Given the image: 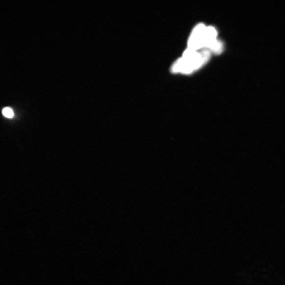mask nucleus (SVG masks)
Returning <instances> with one entry per match:
<instances>
[{
    "mask_svg": "<svg viewBox=\"0 0 285 285\" xmlns=\"http://www.w3.org/2000/svg\"><path fill=\"white\" fill-rule=\"evenodd\" d=\"M210 57V52L204 50L200 52L188 48L182 58L178 59L171 68L173 73L190 74L207 63Z\"/></svg>",
    "mask_w": 285,
    "mask_h": 285,
    "instance_id": "1",
    "label": "nucleus"
},
{
    "mask_svg": "<svg viewBox=\"0 0 285 285\" xmlns=\"http://www.w3.org/2000/svg\"><path fill=\"white\" fill-rule=\"evenodd\" d=\"M206 29L207 27L203 24L194 27L188 41V48L198 51L205 48Z\"/></svg>",
    "mask_w": 285,
    "mask_h": 285,
    "instance_id": "2",
    "label": "nucleus"
},
{
    "mask_svg": "<svg viewBox=\"0 0 285 285\" xmlns=\"http://www.w3.org/2000/svg\"><path fill=\"white\" fill-rule=\"evenodd\" d=\"M3 115L9 119H11L14 116L13 110L10 107H5L2 110Z\"/></svg>",
    "mask_w": 285,
    "mask_h": 285,
    "instance_id": "3",
    "label": "nucleus"
}]
</instances>
